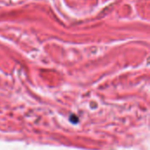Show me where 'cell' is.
Segmentation results:
<instances>
[{"instance_id":"1","label":"cell","mask_w":150,"mask_h":150,"mask_svg":"<svg viewBox=\"0 0 150 150\" xmlns=\"http://www.w3.org/2000/svg\"><path fill=\"white\" fill-rule=\"evenodd\" d=\"M69 121H70L71 123L76 124V123L79 121V119H78V117H76L75 114H72V115H70V117H69Z\"/></svg>"}]
</instances>
